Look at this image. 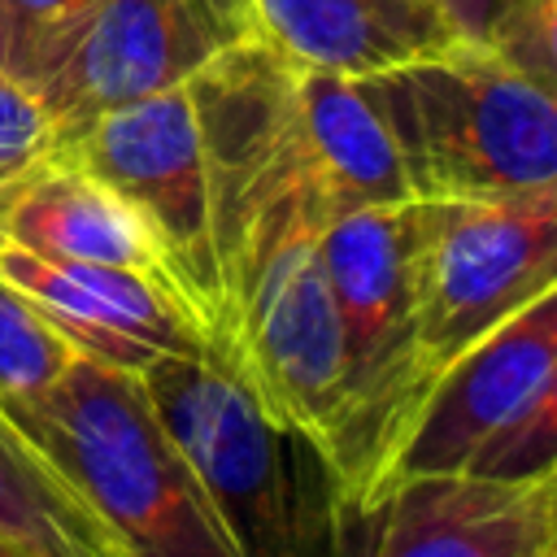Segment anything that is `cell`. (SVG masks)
<instances>
[{"label":"cell","mask_w":557,"mask_h":557,"mask_svg":"<svg viewBox=\"0 0 557 557\" xmlns=\"http://www.w3.org/2000/svg\"><path fill=\"white\" fill-rule=\"evenodd\" d=\"M0 405L126 557H239L139 370L74 352L57 379L0 392Z\"/></svg>","instance_id":"obj_1"},{"label":"cell","mask_w":557,"mask_h":557,"mask_svg":"<svg viewBox=\"0 0 557 557\" xmlns=\"http://www.w3.org/2000/svg\"><path fill=\"white\" fill-rule=\"evenodd\" d=\"M139 379L239 557L335 548L339 483L326 457L265 409L218 344L157 352Z\"/></svg>","instance_id":"obj_2"},{"label":"cell","mask_w":557,"mask_h":557,"mask_svg":"<svg viewBox=\"0 0 557 557\" xmlns=\"http://www.w3.org/2000/svg\"><path fill=\"white\" fill-rule=\"evenodd\" d=\"M322 222V205L305 191L274 205L244 235L226 265L231 296L213 344L265 409L283 426L300 431L331 466L348 383L339 305L318 248Z\"/></svg>","instance_id":"obj_3"},{"label":"cell","mask_w":557,"mask_h":557,"mask_svg":"<svg viewBox=\"0 0 557 557\" xmlns=\"http://www.w3.org/2000/svg\"><path fill=\"white\" fill-rule=\"evenodd\" d=\"M418 200L557 191V100L479 44L370 74Z\"/></svg>","instance_id":"obj_4"},{"label":"cell","mask_w":557,"mask_h":557,"mask_svg":"<svg viewBox=\"0 0 557 557\" xmlns=\"http://www.w3.org/2000/svg\"><path fill=\"white\" fill-rule=\"evenodd\" d=\"M52 157L122 191L152 231L161 283L218 339L226 322V252L213 170L191 87L113 104L52 139Z\"/></svg>","instance_id":"obj_5"},{"label":"cell","mask_w":557,"mask_h":557,"mask_svg":"<svg viewBox=\"0 0 557 557\" xmlns=\"http://www.w3.org/2000/svg\"><path fill=\"white\" fill-rule=\"evenodd\" d=\"M553 278L557 191L513 200H426L405 431L431 383Z\"/></svg>","instance_id":"obj_6"},{"label":"cell","mask_w":557,"mask_h":557,"mask_svg":"<svg viewBox=\"0 0 557 557\" xmlns=\"http://www.w3.org/2000/svg\"><path fill=\"white\" fill-rule=\"evenodd\" d=\"M187 87L200 113L222 252L231 265V252L274 205L305 191L313 196L296 139V65L261 39H239L222 48Z\"/></svg>","instance_id":"obj_7"},{"label":"cell","mask_w":557,"mask_h":557,"mask_svg":"<svg viewBox=\"0 0 557 557\" xmlns=\"http://www.w3.org/2000/svg\"><path fill=\"white\" fill-rule=\"evenodd\" d=\"M557 361V278L483 331L422 396L387 483L418 470H461L540 396ZM383 483V492H387ZM379 492V496H383Z\"/></svg>","instance_id":"obj_8"},{"label":"cell","mask_w":557,"mask_h":557,"mask_svg":"<svg viewBox=\"0 0 557 557\" xmlns=\"http://www.w3.org/2000/svg\"><path fill=\"white\" fill-rule=\"evenodd\" d=\"M222 48L231 39L200 0H96L39 100L61 135L113 104L191 83Z\"/></svg>","instance_id":"obj_9"},{"label":"cell","mask_w":557,"mask_h":557,"mask_svg":"<svg viewBox=\"0 0 557 557\" xmlns=\"http://www.w3.org/2000/svg\"><path fill=\"white\" fill-rule=\"evenodd\" d=\"M544 513L531 479L483 470H418L357 513L335 548L374 557H544Z\"/></svg>","instance_id":"obj_10"},{"label":"cell","mask_w":557,"mask_h":557,"mask_svg":"<svg viewBox=\"0 0 557 557\" xmlns=\"http://www.w3.org/2000/svg\"><path fill=\"white\" fill-rule=\"evenodd\" d=\"M0 278L22 292L78 352L122 370H139L157 352H191L213 344L205 326L144 270L44 257L0 239Z\"/></svg>","instance_id":"obj_11"},{"label":"cell","mask_w":557,"mask_h":557,"mask_svg":"<svg viewBox=\"0 0 557 557\" xmlns=\"http://www.w3.org/2000/svg\"><path fill=\"white\" fill-rule=\"evenodd\" d=\"M296 139L326 218L418 200L387 104L370 74L296 65Z\"/></svg>","instance_id":"obj_12"},{"label":"cell","mask_w":557,"mask_h":557,"mask_svg":"<svg viewBox=\"0 0 557 557\" xmlns=\"http://www.w3.org/2000/svg\"><path fill=\"white\" fill-rule=\"evenodd\" d=\"M252 39L335 74H383L457 44L435 0H252Z\"/></svg>","instance_id":"obj_13"},{"label":"cell","mask_w":557,"mask_h":557,"mask_svg":"<svg viewBox=\"0 0 557 557\" xmlns=\"http://www.w3.org/2000/svg\"><path fill=\"white\" fill-rule=\"evenodd\" d=\"M0 239L44 257L144 270L161 283V261L139 209L96 174L44 157L0 191Z\"/></svg>","instance_id":"obj_14"},{"label":"cell","mask_w":557,"mask_h":557,"mask_svg":"<svg viewBox=\"0 0 557 557\" xmlns=\"http://www.w3.org/2000/svg\"><path fill=\"white\" fill-rule=\"evenodd\" d=\"M0 548L9 557H126L96 509L0 405Z\"/></svg>","instance_id":"obj_15"},{"label":"cell","mask_w":557,"mask_h":557,"mask_svg":"<svg viewBox=\"0 0 557 557\" xmlns=\"http://www.w3.org/2000/svg\"><path fill=\"white\" fill-rule=\"evenodd\" d=\"M96 0H0V70L35 96L57 74Z\"/></svg>","instance_id":"obj_16"},{"label":"cell","mask_w":557,"mask_h":557,"mask_svg":"<svg viewBox=\"0 0 557 557\" xmlns=\"http://www.w3.org/2000/svg\"><path fill=\"white\" fill-rule=\"evenodd\" d=\"M78 348L0 278V392H30L65 370Z\"/></svg>","instance_id":"obj_17"},{"label":"cell","mask_w":557,"mask_h":557,"mask_svg":"<svg viewBox=\"0 0 557 557\" xmlns=\"http://www.w3.org/2000/svg\"><path fill=\"white\" fill-rule=\"evenodd\" d=\"M487 48L557 100V0H509Z\"/></svg>","instance_id":"obj_18"},{"label":"cell","mask_w":557,"mask_h":557,"mask_svg":"<svg viewBox=\"0 0 557 557\" xmlns=\"http://www.w3.org/2000/svg\"><path fill=\"white\" fill-rule=\"evenodd\" d=\"M553 461H557V361H553V370H548L535 405L505 435H496L470 461V470L505 474V479H527V474H540Z\"/></svg>","instance_id":"obj_19"},{"label":"cell","mask_w":557,"mask_h":557,"mask_svg":"<svg viewBox=\"0 0 557 557\" xmlns=\"http://www.w3.org/2000/svg\"><path fill=\"white\" fill-rule=\"evenodd\" d=\"M57 126L44 100L13 74L0 70V178H17L52 152Z\"/></svg>","instance_id":"obj_20"},{"label":"cell","mask_w":557,"mask_h":557,"mask_svg":"<svg viewBox=\"0 0 557 557\" xmlns=\"http://www.w3.org/2000/svg\"><path fill=\"white\" fill-rule=\"evenodd\" d=\"M435 4L448 22L453 39L457 44H479V48H487L500 13L509 9V0H435Z\"/></svg>","instance_id":"obj_21"},{"label":"cell","mask_w":557,"mask_h":557,"mask_svg":"<svg viewBox=\"0 0 557 557\" xmlns=\"http://www.w3.org/2000/svg\"><path fill=\"white\" fill-rule=\"evenodd\" d=\"M200 9L218 22V30L231 44L252 39V0H200Z\"/></svg>","instance_id":"obj_22"},{"label":"cell","mask_w":557,"mask_h":557,"mask_svg":"<svg viewBox=\"0 0 557 557\" xmlns=\"http://www.w3.org/2000/svg\"><path fill=\"white\" fill-rule=\"evenodd\" d=\"M531 487H535V500H540V513H544V557H557V461L544 466L540 474H527Z\"/></svg>","instance_id":"obj_23"},{"label":"cell","mask_w":557,"mask_h":557,"mask_svg":"<svg viewBox=\"0 0 557 557\" xmlns=\"http://www.w3.org/2000/svg\"><path fill=\"white\" fill-rule=\"evenodd\" d=\"M22 174H26V170H22ZM9 183H13V178H0V191H4V187H9Z\"/></svg>","instance_id":"obj_24"}]
</instances>
